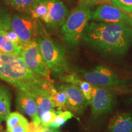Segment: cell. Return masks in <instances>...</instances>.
I'll use <instances>...</instances> for the list:
<instances>
[{
    "mask_svg": "<svg viewBox=\"0 0 132 132\" xmlns=\"http://www.w3.org/2000/svg\"><path fill=\"white\" fill-rule=\"evenodd\" d=\"M38 1H50V0H37Z\"/></svg>",
    "mask_w": 132,
    "mask_h": 132,
    "instance_id": "4dcf8cb0",
    "label": "cell"
},
{
    "mask_svg": "<svg viewBox=\"0 0 132 132\" xmlns=\"http://www.w3.org/2000/svg\"><path fill=\"white\" fill-rule=\"evenodd\" d=\"M6 34L10 40L21 47V42L19 36L14 31H12V29L9 31H6Z\"/></svg>",
    "mask_w": 132,
    "mask_h": 132,
    "instance_id": "d4e9b609",
    "label": "cell"
},
{
    "mask_svg": "<svg viewBox=\"0 0 132 132\" xmlns=\"http://www.w3.org/2000/svg\"><path fill=\"white\" fill-rule=\"evenodd\" d=\"M16 105L18 109L30 117L33 122L40 124V119L38 114L37 105L30 93L27 91L18 90Z\"/></svg>",
    "mask_w": 132,
    "mask_h": 132,
    "instance_id": "7c38bea8",
    "label": "cell"
},
{
    "mask_svg": "<svg viewBox=\"0 0 132 132\" xmlns=\"http://www.w3.org/2000/svg\"><path fill=\"white\" fill-rule=\"evenodd\" d=\"M58 89L64 91L67 97V107L77 114L84 111L89 102L85 98L80 89L75 85H61Z\"/></svg>",
    "mask_w": 132,
    "mask_h": 132,
    "instance_id": "8fae6325",
    "label": "cell"
},
{
    "mask_svg": "<svg viewBox=\"0 0 132 132\" xmlns=\"http://www.w3.org/2000/svg\"><path fill=\"white\" fill-rule=\"evenodd\" d=\"M130 15H131V16H132V14H130Z\"/></svg>",
    "mask_w": 132,
    "mask_h": 132,
    "instance_id": "836d02e7",
    "label": "cell"
},
{
    "mask_svg": "<svg viewBox=\"0 0 132 132\" xmlns=\"http://www.w3.org/2000/svg\"><path fill=\"white\" fill-rule=\"evenodd\" d=\"M59 79L62 81L70 83L72 85H75L80 89L84 96L89 102H90L92 98V90L94 86L86 81L82 80L79 76L76 73H70L65 75H61Z\"/></svg>",
    "mask_w": 132,
    "mask_h": 132,
    "instance_id": "9a60e30c",
    "label": "cell"
},
{
    "mask_svg": "<svg viewBox=\"0 0 132 132\" xmlns=\"http://www.w3.org/2000/svg\"><path fill=\"white\" fill-rule=\"evenodd\" d=\"M11 97L9 90L0 85V124L6 120L11 111Z\"/></svg>",
    "mask_w": 132,
    "mask_h": 132,
    "instance_id": "e0dca14e",
    "label": "cell"
},
{
    "mask_svg": "<svg viewBox=\"0 0 132 132\" xmlns=\"http://www.w3.org/2000/svg\"><path fill=\"white\" fill-rule=\"evenodd\" d=\"M28 123L26 124H22L19 126H16L15 127L11 128V129L7 130V132H28Z\"/></svg>",
    "mask_w": 132,
    "mask_h": 132,
    "instance_id": "4316f807",
    "label": "cell"
},
{
    "mask_svg": "<svg viewBox=\"0 0 132 132\" xmlns=\"http://www.w3.org/2000/svg\"><path fill=\"white\" fill-rule=\"evenodd\" d=\"M41 132H55V131H53V130H52V129H50V128H49V127H45Z\"/></svg>",
    "mask_w": 132,
    "mask_h": 132,
    "instance_id": "f1b7e54d",
    "label": "cell"
},
{
    "mask_svg": "<svg viewBox=\"0 0 132 132\" xmlns=\"http://www.w3.org/2000/svg\"><path fill=\"white\" fill-rule=\"evenodd\" d=\"M56 114L57 112H56L54 110L46 111L43 113L40 116L41 124L45 127H50L51 124L55 120Z\"/></svg>",
    "mask_w": 132,
    "mask_h": 132,
    "instance_id": "603a6c76",
    "label": "cell"
},
{
    "mask_svg": "<svg viewBox=\"0 0 132 132\" xmlns=\"http://www.w3.org/2000/svg\"><path fill=\"white\" fill-rule=\"evenodd\" d=\"M92 12L91 7L78 4L69 15L61 32L62 39L69 47H75L80 44L86 27L91 20Z\"/></svg>",
    "mask_w": 132,
    "mask_h": 132,
    "instance_id": "3957f363",
    "label": "cell"
},
{
    "mask_svg": "<svg viewBox=\"0 0 132 132\" xmlns=\"http://www.w3.org/2000/svg\"><path fill=\"white\" fill-rule=\"evenodd\" d=\"M37 105L39 117L46 111L53 110L54 106L48 92L44 87H36L29 91Z\"/></svg>",
    "mask_w": 132,
    "mask_h": 132,
    "instance_id": "4fadbf2b",
    "label": "cell"
},
{
    "mask_svg": "<svg viewBox=\"0 0 132 132\" xmlns=\"http://www.w3.org/2000/svg\"><path fill=\"white\" fill-rule=\"evenodd\" d=\"M78 4L91 7L93 5L97 4H100V0H79Z\"/></svg>",
    "mask_w": 132,
    "mask_h": 132,
    "instance_id": "83f0119b",
    "label": "cell"
},
{
    "mask_svg": "<svg viewBox=\"0 0 132 132\" xmlns=\"http://www.w3.org/2000/svg\"><path fill=\"white\" fill-rule=\"evenodd\" d=\"M112 0H100V4H105V3H111V1Z\"/></svg>",
    "mask_w": 132,
    "mask_h": 132,
    "instance_id": "f546056e",
    "label": "cell"
},
{
    "mask_svg": "<svg viewBox=\"0 0 132 132\" xmlns=\"http://www.w3.org/2000/svg\"><path fill=\"white\" fill-rule=\"evenodd\" d=\"M111 4L123 12H132V0H112Z\"/></svg>",
    "mask_w": 132,
    "mask_h": 132,
    "instance_id": "cb8c5ba5",
    "label": "cell"
},
{
    "mask_svg": "<svg viewBox=\"0 0 132 132\" xmlns=\"http://www.w3.org/2000/svg\"><path fill=\"white\" fill-rule=\"evenodd\" d=\"M80 74L84 80L94 86L106 88L119 86L123 83L113 70L103 65L97 66L90 71L81 70Z\"/></svg>",
    "mask_w": 132,
    "mask_h": 132,
    "instance_id": "52a82bcc",
    "label": "cell"
},
{
    "mask_svg": "<svg viewBox=\"0 0 132 132\" xmlns=\"http://www.w3.org/2000/svg\"><path fill=\"white\" fill-rule=\"evenodd\" d=\"M3 1L19 12L28 15L39 2L37 0H3Z\"/></svg>",
    "mask_w": 132,
    "mask_h": 132,
    "instance_id": "d6986e66",
    "label": "cell"
},
{
    "mask_svg": "<svg viewBox=\"0 0 132 132\" xmlns=\"http://www.w3.org/2000/svg\"><path fill=\"white\" fill-rule=\"evenodd\" d=\"M0 80L7 82L18 90L29 91L36 87H44L46 89L53 84L33 72L19 56L3 53H0Z\"/></svg>",
    "mask_w": 132,
    "mask_h": 132,
    "instance_id": "7a4b0ae2",
    "label": "cell"
},
{
    "mask_svg": "<svg viewBox=\"0 0 132 132\" xmlns=\"http://www.w3.org/2000/svg\"><path fill=\"white\" fill-rule=\"evenodd\" d=\"M73 117V114L70 111H58L57 112L56 117L53 122L51 124L50 127L52 128H59L63 125L69 119H70Z\"/></svg>",
    "mask_w": 132,
    "mask_h": 132,
    "instance_id": "44dd1931",
    "label": "cell"
},
{
    "mask_svg": "<svg viewBox=\"0 0 132 132\" xmlns=\"http://www.w3.org/2000/svg\"><path fill=\"white\" fill-rule=\"evenodd\" d=\"M11 29L19 36L21 46L37 40L36 39L45 32L39 24L37 20L21 12L11 15Z\"/></svg>",
    "mask_w": 132,
    "mask_h": 132,
    "instance_id": "5b68a950",
    "label": "cell"
},
{
    "mask_svg": "<svg viewBox=\"0 0 132 132\" xmlns=\"http://www.w3.org/2000/svg\"><path fill=\"white\" fill-rule=\"evenodd\" d=\"M48 92L54 108H57L59 111H65L68 109L67 97L64 91L58 88L56 89L53 84L48 90Z\"/></svg>",
    "mask_w": 132,
    "mask_h": 132,
    "instance_id": "2e32d148",
    "label": "cell"
},
{
    "mask_svg": "<svg viewBox=\"0 0 132 132\" xmlns=\"http://www.w3.org/2000/svg\"><path fill=\"white\" fill-rule=\"evenodd\" d=\"M11 15L10 12L0 4V29L9 31L11 29Z\"/></svg>",
    "mask_w": 132,
    "mask_h": 132,
    "instance_id": "7402d4cb",
    "label": "cell"
},
{
    "mask_svg": "<svg viewBox=\"0 0 132 132\" xmlns=\"http://www.w3.org/2000/svg\"><path fill=\"white\" fill-rule=\"evenodd\" d=\"M6 126L7 130L15 127L16 126L28 123V121L21 114L18 112L10 113L6 119Z\"/></svg>",
    "mask_w": 132,
    "mask_h": 132,
    "instance_id": "ffe728a7",
    "label": "cell"
},
{
    "mask_svg": "<svg viewBox=\"0 0 132 132\" xmlns=\"http://www.w3.org/2000/svg\"><path fill=\"white\" fill-rule=\"evenodd\" d=\"M45 127L43 126L41 124H38V123L32 121L30 123H28V132H41Z\"/></svg>",
    "mask_w": 132,
    "mask_h": 132,
    "instance_id": "484cf974",
    "label": "cell"
},
{
    "mask_svg": "<svg viewBox=\"0 0 132 132\" xmlns=\"http://www.w3.org/2000/svg\"><path fill=\"white\" fill-rule=\"evenodd\" d=\"M48 9V16L46 24L52 29L62 27L69 15V11L61 0L45 1Z\"/></svg>",
    "mask_w": 132,
    "mask_h": 132,
    "instance_id": "30bf717a",
    "label": "cell"
},
{
    "mask_svg": "<svg viewBox=\"0 0 132 132\" xmlns=\"http://www.w3.org/2000/svg\"><path fill=\"white\" fill-rule=\"evenodd\" d=\"M0 53H3V52L1 50H0Z\"/></svg>",
    "mask_w": 132,
    "mask_h": 132,
    "instance_id": "1f68e13d",
    "label": "cell"
},
{
    "mask_svg": "<svg viewBox=\"0 0 132 132\" xmlns=\"http://www.w3.org/2000/svg\"><path fill=\"white\" fill-rule=\"evenodd\" d=\"M20 57L33 72L50 80V72L44 60L37 40H32L21 46Z\"/></svg>",
    "mask_w": 132,
    "mask_h": 132,
    "instance_id": "8992f818",
    "label": "cell"
},
{
    "mask_svg": "<svg viewBox=\"0 0 132 132\" xmlns=\"http://www.w3.org/2000/svg\"><path fill=\"white\" fill-rule=\"evenodd\" d=\"M90 103L91 105L92 114L97 118L111 110L114 104V96L105 87L94 86Z\"/></svg>",
    "mask_w": 132,
    "mask_h": 132,
    "instance_id": "9c48e42d",
    "label": "cell"
},
{
    "mask_svg": "<svg viewBox=\"0 0 132 132\" xmlns=\"http://www.w3.org/2000/svg\"><path fill=\"white\" fill-rule=\"evenodd\" d=\"M0 132H7V131H1V130H0Z\"/></svg>",
    "mask_w": 132,
    "mask_h": 132,
    "instance_id": "d6a6232c",
    "label": "cell"
},
{
    "mask_svg": "<svg viewBox=\"0 0 132 132\" xmlns=\"http://www.w3.org/2000/svg\"><path fill=\"white\" fill-rule=\"evenodd\" d=\"M44 60L49 70L56 73H67L70 65L64 47L53 40L44 32L37 40Z\"/></svg>",
    "mask_w": 132,
    "mask_h": 132,
    "instance_id": "277c9868",
    "label": "cell"
},
{
    "mask_svg": "<svg viewBox=\"0 0 132 132\" xmlns=\"http://www.w3.org/2000/svg\"><path fill=\"white\" fill-rule=\"evenodd\" d=\"M82 40L104 54H122L132 45V28L119 23L94 21L87 24Z\"/></svg>",
    "mask_w": 132,
    "mask_h": 132,
    "instance_id": "6da1fadb",
    "label": "cell"
},
{
    "mask_svg": "<svg viewBox=\"0 0 132 132\" xmlns=\"http://www.w3.org/2000/svg\"><path fill=\"white\" fill-rule=\"evenodd\" d=\"M0 50L4 53L20 57L21 47L10 40L3 29H0Z\"/></svg>",
    "mask_w": 132,
    "mask_h": 132,
    "instance_id": "ac0fdd59",
    "label": "cell"
},
{
    "mask_svg": "<svg viewBox=\"0 0 132 132\" xmlns=\"http://www.w3.org/2000/svg\"><path fill=\"white\" fill-rule=\"evenodd\" d=\"M91 20L96 22L123 23L132 28V16L113 5L100 4L92 11Z\"/></svg>",
    "mask_w": 132,
    "mask_h": 132,
    "instance_id": "ba28073f",
    "label": "cell"
},
{
    "mask_svg": "<svg viewBox=\"0 0 132 132\" xmlns=\"http://www.w3.org/2000/svg\"><path fill=\"white\" fill-rule=\"evenodd\" d=\"M110 132H132V116L127 113L115 114L110 120Z\"/></svg>",
    "mask_w": 132,
    "mask_h": 132,
    "instance_id": "5bb4252c",
    "label": "cell"
}]
</instances>
